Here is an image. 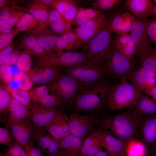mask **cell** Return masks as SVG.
<instances>
[{
    "label": "cell",
    "mask_w": 156,
    "mask_h": 156,
    "mask_svg": "<svg viewBox=\"0 0 156 156\" xmlns=\"http://www.w3.org/2000/svg\"><path fill=\"white\" fill-rule=\"evenodd\" d=\"M143 116L134 107L116 114L104 113L96 117L99 127L120 140L125 144L133 138H139L138 128Z\"/></svg>",
    "instance_id": "6da1fadb"
},
{
    "label": "cell",
    "mask_w": 156,
    "mask_h": 156,
    "mask_svg": "<svg viewBox=\"0 0 156 156\" xmlns=\"http://www.w3.org/2000/svg\"><path fill=\"white\" fill-rule=\"evenodd\" d=\"M112 79L107 78L82 88L68 108L70 113L78 112L96 117L105 113L108 91Z\"/></svg>",
    "instance_id": "7a4b0ae2"
},
{
    "label": "cell",
    "mask_w": 156,
    "mask_h": 156,
    "mask_svg": "<svg viewBox=\"0 0 156 156\" xmlns=\"http://www.w3.org/2000/svg\"><path fill=\"white\" fill-rule=\"evenodd\" d=\"M142 94L127 80L113 81L108 91L107 108L110 112L133 108Z\"/></svg>",
    "instance_id": "3957f363"
},
{
    "label": "cell",
    "mask_w": 156,
    "mask_h": 156,
    "mask_svg": "<svg viewBox=\"0 0 156 156\" xmlns=\"http://www.w3.org/2000/svg\"><path fill=\"white\" fill-rule=\"evenodd\" d=\"M102 65L108 78L118 79L120 81L126 80L130 74L140 66L126 57L112 44Z\"/></svg>",
    "instance_id": "277c9868"
},
{
    "label": "cell",
    "mask_w": 156,
    "mask_h": 156,
    "mask_svg": "<svg viewBox=\"0 0 156 156\" xmlns=\"http://www.w3.org/2000/svg\"><path fill=\"white\" fill-rule=\"evenodd\" d=\"M66 72L83 88L108 78L102 66L91 60L66 67Z\"/></svg>",
    "instance_id": "5b68a950"
},
{
    "label": "cell",
    "mask_w": 156,
    "mask_h": 156,
    "mask_svg": "<svg viewBox=\"0 0 156 156\" xmlns=\"http://www.w3.org/2000/svg\"><path fill=\"white\" fill-rule=\"evenodd\" d=\"M48 85L51 92L62 101L66 108L72 104L82 89L77 81L66 71L61 73Z\"/></svg>",
    "instance_id": "8992f818"
},
{
    "label": "cell",
    "mask_w": 156,
    "mask_h": 156,
    "mask_svg": "<svg viewBox=\"0 0 156 156\" xmlns=\"http://www.w3.org/2000/svg\"><path fill=\"white\" fill-rule=\"evenodd\" d=\"M91 60L82 52H65L61 55L53 53L38 57L33 68L35 69L55 66L66 67L72 66Z\"/></svg>",
    "instance_id": "52a82bcc"
},
{
    "label": "cell",
    "mask_w": 156,
    "mask_h": 156,
    "mask_svg": "<svg viewBox=\"0 0 156 156\" xmlns=\"http://www.w3.org/2000/svg\"><path fill=\"white\" fill-rule=\"evenodd\" d=\"M112 32L104 28L82 47L81 52L102 65L111 47Z\"/></svg>",
    "instance_id": "ba28073f"
},
{
    "label": "cell",
    "mask_w": 156,
    "mask_h": 156,
    "mask_svg": "<svg viewBox=\"0 0 156 156\" xmlns=\"http://www.w3.org/2000/svg\"><path fill=\"white\" fill-rule=\"evenodd\" d=\"M148 19V18H140L135 16L129 33L135 46L136 61L140 65L154 48L150 43L147 34Z\"/></svg>",
    "instance_id": "9c48e42d"
},
{
    "label": "cell",
    "mask_w": 156,
    "mask_h": 156,
    "mask_svg": "<svg viewBox=\"0 0 156 156\" xmlns=\"http://www.w3.org/2000/svg\"><path fill=\"white\" fill-rule=\"evenodd\" d=\"M69 125L70 134L84 139L99 128L96 116L76 112L70 113Z\"/></svg>",
    "instance_id": "30bf717a"
},
{
    "label": "cell",
    "mask_w": 156,
    "mask_h": 156,
    "mask_svg": "<svg viewBox=\"0 0 156 156\" xmlns=\"http://www.w3.org/2000/svg\"><path fill=\"white\" fill-rule=\"evenodd\" d=\"M138 132L139 138L145 145L147 153L156 150V114L143 116Z\"/></svg>",
    "instance_id": "8fae6325"
},
{
    "label": "cell",
    "mask_w": 156,
    "mask_h": 156,
    "mask_svg": "<svg viewBox=\"0 0 156 156\" xmlns=\"http://www.w3.org/2000/svg\"><path fill=\"white\" fill-rule=\"evenodd\" d=\"M106 20V15L103 12L96 17L76 27L75 31L82 42L87 43L103 29Z\"/></svg>",
    "instance_id": "7c38bea8"
},
{
    "label": "cell",
    "mask_w": 156,
    "mask_h": 156,
    "mask_svg": "<svg viewBox=\"0 0 156 156\" xmlns=\"http://www.w3.org/2000/svg\"><path fill=\"white\" fill-rule=\"evenodd\" d=\"M8 125L16 141L24 148L32 140L35 128L30 121L17 119L9 114Z\"/></svg>",
    "instance_id": "4fadbf2b"
},
{
    "label": "cell",
    "mask_w": 156,
    "mask_h": 156,
    "mask_svg": "<svg viewBox=\"0 0 156 156\" xmlns=\"http://www.w3.org/2000/svg\"><path fill=\"white\" fill-rule=\"evenodd\" d=\"M47 132L46 127L35 128L32 140L42 153L47 156H61L59 142Z\"/></svg>",
    "instance_id": "5bb4252c"
},
{
    "label": "cell",
    "mask_w": 156,
    "mask_h": 156,
    "mask_svg": "<svg viewBox=\"0 0 156 156\" xmlns=\"http://www.w3.org/2000/svg\"><path fill=\"white\" fill-rule=\"evenodd\" d=\"M46 128L49 134L59 142L70 134L69 116L62 110L46 126Z\"/></svg>",
    "instance_id": "9a60e30c"
},
{
    "label": "cell",
    "mask_w": 156,
    "mask_h": 156,
    "mask_svg": "<svg viewBox=\"0 0 156 156\" xmlns=\"http://www.w3.org/2000/svg\"><path fill=\"white\" fill-rule=\"evenodd\" d=\"M61 110L59 108H47L34 105L30 110L29 120L36 129L45 127Z\"/></svg>",
    "instance_id": "2e32d148"
},
{
    "label": "cell",
    "mask_w": 156,
    "mask_h": 156,
    "mask_svg": "<svg viewBox=\"0 0 156 156\" xmlns=\"http://www.w3.org/2000/svg\"><path fill=\"white\" fill-rule=\"evenodd\" d=\"M156 77L148 74L140 66L134 70L126 80L143 94L155 83Z\"/></svg>",
    "instance_id": "e0dca14e"
},
{
    "label": "cell",
    "mask_w": 156,
    "mask_h": 156,
    "mask_svg": "<svg viewBox=\"0 0 156 156\" xmlns=\"http://www.w3.org/2000/svg\"><path fill=\"white\" fill-rule=\"evenodd\" d=\"M64 67L31 68L26 72L34 83L45 85L53 81L61 73L64 72Z\"/></svg>",
    "instance_id": "ac0fdd59"
},
{
    "label": "cell",
    "mask_w": 156,
    "mask_h": 156,
    "mask_svg": "<svg viewBox=\"0 0 156 156\" xmlns=\"http://www.w3.org/2000/svg\"><path fill=\"white\" fill-rule=\"evenodd\" d=\"M103 148L110 156H120L125 153V144L120 140L99 127Z\"/></svg>",
    "instance_id": "d6986e66"
},
{
    "label": "cell",
    "mask_w": 156,
    "mask_h": 156,
    "mask_svg": "<svg viewBox=\"0 0 156 156\" xmlns=\"http://www.w3.org/2000/svg\"><path fill=\"white\" fill-rule=\"evenodd\" d=\"M111 44L127 58L137 62L135 46L129 33L116 34Z\"/></svg>",
    "instance_id": "ffe728a7"
},
{
    "label": "cell",
    "mask_w": 156,
    "mask_h": 156,
    "mask_svg": "<svg viewBox=\"0 0 156 156\" xmlns=\"http://www.w3.org/2000/svg\"><path fill=\"white\" fill-rule=\"evenodd\" d=\"M123 6L136 17L144 18L151 16L153 3L151 0H126Z\"/></svg>",
    "instance_id": "44dd1931"
},
{
    "label": "cell",
    "mask_w": 156,
    "mask_h": 156,
    "mask_svg": "<svg viewBox=\"0 0 156 156\" xmlns=\"http://www.w3.org/2000/svg\"><path fill=\"white\" fill-rule=\"evenodd\" d=\"M80 47L78 39L73 31L58 36L53 51L60 55L65 52L75 51Z\"/></svg>",
    "instance_id": "7402d4cb"
},
{
    "label": "cell",
    "mask_w": 156,
    "mask_h": 156,
    "mask_svg": "<svg viewBox=\"0 0 156 156\" xmlns=\"http://www.w3.org/2000/svg\"><path fill=\"white\" fill-rule=\"evenodd\" d=\"M85 139L70 134L60 141L62 156H79Z\"/></svg>",
    "instance_id": "603a6c76"
},
{
    "label": "cell",
    "mask_w": 156,
    "mask_h": 156,
    "mask_svg": "<svg viewBox=\"0 0 156 156\" xmlns=\"http://www.w3.org/2000/svg\"><path fill=\"white\" fill-rule=\"evenodd\" d=\"M103 148L98 128L85 139L79 156H91L102 151Z\"/></svg>",
    "instance_id": "cb8c5ba5"
},
{
    "label": "cell",
    "mask_w": 156,
    "mask_h": 156,
    "mask_svg": "<svg viewBox=\"0 0 156 156\" xmlns=\"http://www.w3.org/2000/svg\"><path fill=\"white\" fill-rule=\"evenodd\" d=\"M51 8L56 9L70 25L74 24L78 8L76 1L55 0Z\"/></svg>",
    "instance_id": "d4e9b609"
},
{
    "label": "cell",
    "mask_w": 156,
    "mask_h": 156,
    "mask_svg": "<svg viewBox=\"0 0 156 156\" xmlns=\"http://www.w3.org/2000/svg\"><path fill=\"white\" fill-rule=\"evenodd\" d=\"M48 25L53 32L62 35L73 31L71 25L63 18L55 9L51 8L48 20Z\"/></svg>",
    "instance_id": "484cf974"
},
{
    "label": "cell",
    "mask_w": 156,
    "mask_h": 156,
    "mask_svg": "<svg viewBox=\"0 0 156 156\" xmlns=\"http://www.w3.org/2000/svg\"><path fill=\"white\" fill-rule=\"evenodd\" d=\"M36 39L41 47L49 54L54 53L53 49L58 36L48 26L39 31L30 33Z\"/></svg>",
    "instance_id": "4316f807"
},
{
    "label": "cell",
    "mask_w": 156,
    "mask_h": 156,
    "mask_svg": "<svg viewBox=\"0 0 156 156\" xmlns=\"http://www.w3.org/2000/svg\"><path fill=\"white\" fill-rule=\"evenodd\" d=\"M16 25L15 29L18 33L24 31L36 33L48 26L40 23L29 12H25Z\"/></svg>",
    "instance_id": "83f0119b"
},
{
    "label": "cell",
    "mask_w": 156,
    "mask_h": 156,
    "mask_svg": "<svg viewBox=\"0 0 156 156\" xmlns=\"http://www.w3.org/2000/svg\"><path fill=\"white\" fill-rule=\"evenodd\" d=\"M19 46L31 55L37 57L49 54L41 47L36 39L30 33L23 36L20 42Z\"/></svg>",
    "instance_id": "f1b7e54d"
},
{
    "label": "cell",
    "mask_w": 156,
    "mask_h": 156,
    "mask_svg": "<svg viewBox=\"0 0 156 156\" xmlns=\"http://www.w3.org/2000/svg\"><path fill=\"white\" fill-rule=\"evenodd\" d=\"M51 8L43 4L39 0H35L29 4L27 10L28 12L39 23L48 25V16Z\"/></svg>",
    "instance_id": "f546056e"
},
{
    "label": "cell",
    "mask_w": 156,
    "mask_h": 156,
    "mask_svg": "<svg viewBox=\"0 0 156 156\" xmlns=\"http://www.w3.org/2000/svg\"><path fill=\"white\" fill-rule=\"evenodd\" d=\"M27 9L16 5L0 11V19L13 26L16 24Z\"/></svg>",
    "instance_id": "4dcf8cb0"
},
{
    "label": "cell",
    "mask_w": 156,
    "mask_h": 156,
    "mask_svg": "<svg viewBox=\"0 0 156 156\" xmlns=\"http://www.w3.org/2000/svg\"><path fill=\"white\" fill-rule=\"evenodd\" d=\"M134 107L143 116L156 114V101L146 94H142Z\"/></svg>",
    "instance_id": "1f68e13d"
},
{
    "label": "cell",
    "mask_w": 156,
    "mask_h": 156,
    "mask_svg": "<svg viewBox=\"0 0 156 156\" xmlns=\"http://www.w3.org/2000/svg\"><path fill=\"white\" fill-rule=\"evenodd\" d=\"M127 156H146L147 150L144 144L137 138H133L125 144Z\"/></svg>",
    "instance_id": "d6a6232c"
},
{
    "label": "cell",
    "mask_w": 156,
    "mask_h": 156,
    "mask_svg": "<svg viewBox=\"0 0 156 156\" xmlns=\"http://www.w3.org/2000/svg\"><path fill=\"white\" fill-rule=\"evenodd\" d=\"M10 114L20 120L30 121V110L12 97L9 107Z\"/></svg>",
    "instance_id": "836d02e7"
},
{
    "label": "cell",
    "mask_w": 156,
    "mask_h": 156,
    "mask_svg": "<svg viewBox=\"0 0 156 156\" xmlns=\"http://www.w3.org/2000/svg\"><path fill=\"white\" fill-rule=\"evenodd\" d=\"M121 10H116L108 19H107L104 28L112 33L118 34L122 27L123 17Z\"/></svg>",
    "instance_id": "e575fe53"
},
{
    "label": "cell",
    "mask_w": 156,
    "mask_h": 156,
    "mask_svg": "<svg viewBox=\"0 0 156 156\" xmlns=\"http://www.w3.org/2000/svg\"><path fill=\"white\" fill-rule=\"evenodd\" d=\"M140 65L148 74L156 77V48L154 47L144 59Z\"/></svg>",
    "instance_id": "d590c367"
},
{
    "label": "cell",
    "mask_w": 156,
    "mask_h": 156,
    "mask_svg": "<svg viewBox=\"0 0 156 156\" xmlns=\"http://www.w3.org/2000/svg\"><path fill=\"white\" fill-rule=\"evenodd\" d=\"M12 97L17 100L30 110L34 106L31 98L29 91L22 89L12 92L10 93Z\"/></svg>",
    "instance_id": "8d00e7d4"
},
{
    "label": "cell",
    "mask_w": 156,
    "mask_h": 156,
    "mask_svg": "<svg viewBox=\"0 0 156 156\" xmlns=\"http://www.w3.org/2000/svg\"><path fill=\"white\" fill-rule=\"evenodd\" d=\"M12 98L10 92L6 86L1 84L0 86V112L5 114L9 112V107Z\"/></svg>",
    "instance_id": "74e56055"
},
{
    "label": "cell",
    "mask_w": 156,
    "mask_h": 156,
    "mask_svg": "<svg viewBox=\"0 0 156 156\" xmlns=\"http://www.w3.org/2000/svg\"><path fill=\"white\" fill-rule=\"evenodd\" d=\"M122 0H96L92 4V8L103 12L113 10L122 2Z\"/></svg>",
    "instance_id": "f35d334b"
},
{
    "label": "cell",
    "mask_w": 156,
    "mask_h": 156,
    "mask_svg": "<svg viewBox=\"0 0 156 156\" xmlns=\"http://www.w3.org/2000/svg\"><path fill=\"white\" fill-rule=\"evenodd\" d=\"M31 56L26 51H22L16 64L19 70L27 72L31 69L33 62Z\"/></svg>",
    "instance_id": "ab89813d"
},
{
    "label": "cell",
    "mask_w": 156,
    "mask_h": 156,
    "mask_svg": "<svg viewBox=\"0 0 156 156\" xmlns=\"http://www.w3.org/2000/svg\"><path fill=\"white\" fill-rule=\"evenodd\" d=\"M13 78L19 82L21 89L29 91L34 84L28 74L22 71L15 73Z\"/></svg>",
    "instance_id": "60d3db41"
},
{
    "label": "cell",
    "mask_w": 156,
    "mask_h": 156,
    "mask_svg": "<svg viewBox=\"0 0 156 156\" xmlns=\"http://www.w3.org/2000/svg\"><path fill=\"white\" fill-rule=\"evenodd\" d=\"M50 92H52L49 85H41L31 91L30 94L33 104L36 105L37 101L41 97Z\"/></svg>",
    "instance_id": "b9f144b4"
},
{
    "label": "cell",
    "mask_w": 156,
    "mask_h": 156,
    "mask_svg": "<svg viewBox=\"0 0 156 156\" xmlns=\"http://www.w3.org/2000/svg\"><path fill=\"white\" fill-rule=\"evenodd\" d=\"M122 15L123 23L119 34L129 33L135 20V16L131 12H122Z\"/></svg>",
    "instance_id": "7bdbcfd3"
},
{
    "label": "cell",
    "mask_w": 156,
    "mask_h": 156,
    "mask_svg": "<svg viewBox=\"0 0 156 156\" xmlns=\"http://www.w3.org/2000/svg\"><path fill=\"white\" fill-rule=\"evenodd\" d=\"M16 142L12 134L6 128L0 127V144L9 148Z\"/></svg>",
    "instance_id": "ee69618b"
},
{
    "label": "cell",
    "mask_w": 156,
    "mask_h": 156,
    "mask_svg": "<svg viewBox=\"0 0 156 156\" xmlns=\"http://www.w3.org/2000/svg\"><path fill=\"white\" fill-rule=\"evenodd\" d=\"M0 156H27V155L24 148L16 141L5 154L1 153Z\"/></svg>",
    "instance_id": "f6af8a7d"
},
{
    "label": "cell",
    "mask_w": 156,
    "mask_h": 156,
    "mask_svg": "<svg viewBox=\"0 0 156 156\" xmlns=\"http://www.w3.org/2000/svg\"><path fill=\"white\" fill-rule=\"evenodd\" d=\"M146 32L149 41L153 43L156 48V18H148L146 25Z\"/></svg>",
    "instance_id": "bcb514c9"
},
{
    "label": "cell",
    "mask_w": 156,
    "mask_h": 156,
    "mask_svg": "<svg viewBox=\"0 0 156 156\" xmlns=\"http://www.w3.org/2000/svg\"><path fill=\"white\" fill-rule=\"evenodd\" d=\"M18 33L15 30L6 34L0 35V51L12 44L14 38Z\"/></svg>",
    "instance_id": "7dc6e473"
},
{
    "label": "cell",
    "mask_w": 156,
    "mask_h": 156,
    "mask_svg": "<svg viewBox=\"0 0 156 156\" xmlns=\"http://www.w3.org/2000/svg\"><path fill=\"white\" fill-rule=\"evenodd\" d=\"M20 47L14 49L13 52L0 66H10L16 65L22 50Z\"/></svg>",
    "instance_id": "c3c4849f"
},
{
    "label": "cell",
    "mask_w": 156,
    "mask_h": 156,
    "mask_svg": "<svg viewBox=\"0 0 156 156\" xmlns=\"http://www.w3.org/2000/svg\"><path fill=\"white\" fill-rule=\"evenodd\" d=\"M14 76L10 66H0V79L3 83L8 84L13 79Z\"/></svg>",
    "instance_id": "681fc988"
},
{
    "label": "cell",
    "mask_w": 156,
    "mask_h": 156,
    "mask_svg": "<svg viewBox=\"0 0 156 156\" xmlns=\"http://www.w3.org/2000/svg\"><path fill=\"white\" fill-rule=\"evenodd\" d=\"M24 148L27 156H43L42 152L32 140Z\"/></svg>",
    "instance_id": "f907efd6"
},
{
    "label": "cell",
    "mask_w": 156,
    "mask_h": 156,
    "mask_svg": "<svg viewBox=\"0 0 156 156\" xmlns=\"http://www.w3.org/2000/svg\"><path fill=\"white\" fill-rule=\"evenodd\" d=\"M87 20L85 11V8H78L74 24L79 26Z\"/></svg>",
    "instance_id": "816d5d0a"
},
{
    "label": "cell",
    "mask_w": 156,
    "mask_h": 156,
    "mask_svg": "<svg viewBox=\"0 0 156 156\" xmlns=\"http://www.w3.org/2000/svg\"><path fill=\"white\" fill-rule=\"evenodd\" d=\"M14 45L11 44L0 51V65L13 52Z\"/></svg>",
    "instance_id": "f5cc1de1"
},
{
    "label": "cell",
    "mask_w": 156,
    "mask_h": 156,
    "mask_svg": "<svg viewBox=\"0 0 156 156\" xmlns=\"http://www.w3.org/2000/svg\"><path fill=\"white\" fill-rule=\"evenodd\" d=\"M85 11L87 20L96 17L103 12L92 8H85Z\"/></svg>",
    "instance_id": "db71d44e"
},
{
    "label": "cell",
    "mask_w": 156,
    "mask_h": 156,
    "mask_svg": "<svg viewBox=\"0 0 156 156\" xmlns=\"http://www.w3.org/2000/svg\"><path fill=\"white\" fill-rule=\"evenodd\" d=\"M12 26L1 20L0 19V33L6 34L13 30Z\"/></svg>",
    "instance_id": "11a10c76"
},
{
    "label": "cell",
    "mask_w": 156,
    "mask_h": 156,
    "mask_svg": "<svg viewBox=\"0 0 156 156\" xmlns=\"http://www.w3.org/2000/svg\"><path fill=\"white\" fill-rule=\"evenodd\" d=\"M6 87L10 93L20 89L19 82L13 78L7 84Z\"/></svg>",
    "instance_id": "9f6ffc18"
},
{
    "label": "cell",
    "mask_w": 156,
    "mask_h": 156,
    "mask_svg": "<svg viewBox=\"0 0 156 156\" xmlns=\"http://www.w3.org/2000/svg\"><path fill=\"white\" fill-rule=\"evenodd\" d=\"M144 94L151 96L152 98L156 101V86L155 85L150 88Z\"/></svg>",
    "instance_id": "6f0895ef"
},
{
    "label": "cell",
    "mask_w": 156,
    "mask_h": 156,
    "mask_svg": "<svg viewBox=\"0 0 156 156\" xmlns=\"http://www.w3.org/2000/svg\"><path fill=\"white\" fill-rule=\"evenodd\" d=\"M39 1L43 4L51 7L55 0H39Z\"/></svg>",
    "instance_id": "680465c9"
},
{
    "label": "cell",
    "mask_w": 156,
    "mask_h": 156,
    "mask_svg": "<svg viewBox=\"0 0 156 156\" xmlns=\"http://www.w3.org/2000/svg\"><path fill=\"white\" fill-rule=\"evenodd\" d=\"M91 156H110L106 151L102 150L98 152Z\"/></svg>",
    "instance_id": "91938a15"
},
{
    "label": "cell",
    "mask_w": 156,
    "mask_h": 156,
    "mask_svg": "<svg viewBox=\"0 0 156 156\" xmlns=\"http://www.w3.org/2000/svg\"><path fill=\"white\" fill-rule=\"evenodd\" d=\"M153 1V6L151 16L153 17V18H156V0H154Z\"/></svg>",
    "instance_id": "94428289"
},
{
    "label": "cell",
    "mask_w": 156,
    "mask_h": 156,
    "mask_svg": "<svg viewBox=\"0 0 156 156\" xmlns=\"http://www.w3.org/2000/svg\"><path fill=\"white\" fill-rule=\"evenodd\" d=\"M146 156H156V150L147 153Z\"/></svg>",
    "instance_id": "6125c7cd"
}]
</instances>
